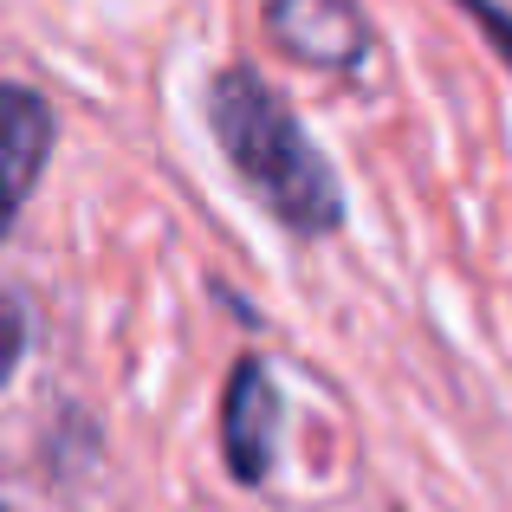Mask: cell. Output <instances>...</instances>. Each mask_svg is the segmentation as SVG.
<instances>
[{
	"mask_svg": "<svg viewBox=\"0 0 512 512\" xmlns=\"http://www.w3.org/2000/svg\"><path fill=\"white\" fill-rule=\"evenodd\" d=\"M208 130L227 150L234 175L292 227V234H331L344 221L338 175L318 156V143L299 130V117L279 104V91L260 72H221L208 85Z\"/></svg>",
	"mask_w": 512,
	"mask_h": 512,
	"instance_id": "cell-1",
	"label": "cell"
},
{
	"mask_svg": "<svg viewBox=\"0 0 512 512\" xmlns=\"http://www.w3.org/2000/svg\"><path fill=\"white\" fill-rule=\"evenodd\" d=\"M266 33L318 72H350L370 52V20L357 0H266Z\"/></svg>",
	"mask_w": 512,
	"mask_h": 512,
	"instance_id": "cell-2",
	"label": "cell"
},
{
	"mask_svg": "<svg viewBox=\"0 0 512 512\" xmlns=\"http://www.w3.org/2000/svg\"><path fill=\"white\" fill-rule=\"evenodd\" d=\"M46 156H52V104L26 85H0V234L26 208Z\"/></svg>",
	"mask_w": 512,
	"mask_h": 512,
	"instance_id": "cell-3",
	"label": "cell"
},
{
	"mask_svg": "<svg viewBox=\"0 0 512 512\" xmlns=\"http://www.w3.org/2000/svg\"><path fill=\"white\" fill-rule=\"evenodd\" d=\"M221 435H227V461L240 480H266L273 467V441H279V389L266 376V363H240L227 376V409H221Z\"/></svg>",
	"mask_w": 512,
	"mask_h": 512,
	"instance_id": "cell-4",
	"label": "cell"
},
{
	"mask_svg": "<svg viewBox=\"0 0 512 512\" xmlns=\"http://www.w3.org/2000/svg\"><path fill=\"white\" fill-rule=\"evenodd\" d=\"M461 7L474 13L480 26H487V33H493V46H500V59L512 65V13H500V7H493V0H461Z\"/></svg>",
	"mask_w": 512,
	"mask_h": 512,
	"instance_id": "cell-5",
	"label": "cell"
},
{
	"mask_svg": "<svg viewBox=\"0 0 512 512\" xmlns=\"http://www.w3.org/2000/svg\"><path fill=\"white\" fill-rule=\"evenodd\" d=\"M0 512H7V506H0Z\"/></svg>",
	"mask_w": 512,
	"mask_h": 512,
	"instance_id": "cell-6",
	"label": "cell"
}]
</instances>
